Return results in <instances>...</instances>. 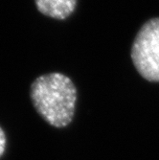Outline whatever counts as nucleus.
Wrapping results in <instances>:
<instances>
[{
    "label": "nucleus",
    "mask_w": 159,
    "mask_h": 160,
    "mask_svg": "<svg viewBox=\"0 0 159 160\" xmlns=\"http://www.w3.org/2000/svg\"><path fill=\"white\" fill-rule=\"evenodd\" d=\"M132 59L144 79L159 82V18L141 27L132 44Z\"/></svg>",
    "instance_id": "obj_2"
},
{
    "label": "nucleus",
    "mask_w": 159,
    "mask_h": 160,
    "mask_svg": "<svg viewBox=\"0 0 159 160\" xmlns=\"http://www.w3.org/2000/svg\"><path fill=\"white\" fill-rule=\"evenodd\" d=\"M6 143H7V140H6L5 132H4V130L1 128V127H0V157H1L5 152Z\"/></svg>",
    "instance_id": "obj_4"
},
{
    "label": "nucleus",
    "mask_w": 159,
    "mask_h": 160,
    "mask_svg": "<svg viewBox=\"0 0 159 160\" xmlns=\"http://www.w3.org/2000/svg\"><path fill=\"white\" fill-rule=\"evenodd\" d=\"M31 99L37 113L49 125L64 128L73 120L77 91L67 76L50 73L38 77L31 85Z\"/></svg>",
    "instance_id": "obj_1"
},
{
    "label": "nucleus",
    "mask_w": 159,
    "mask_h": 160,
    "mask_svg": "<svg viewBox=\"0 0 159 160\" xmlns=\"http://www.w3.org/2000/svg\"><path fill=\"white\" fill-rule=\"evenodd\" d=\"M77 0H36L37 10L47 17L65 19L74 12Z\"/></svg>",
    "instance_id": "obj_3"
}]
</instances>
